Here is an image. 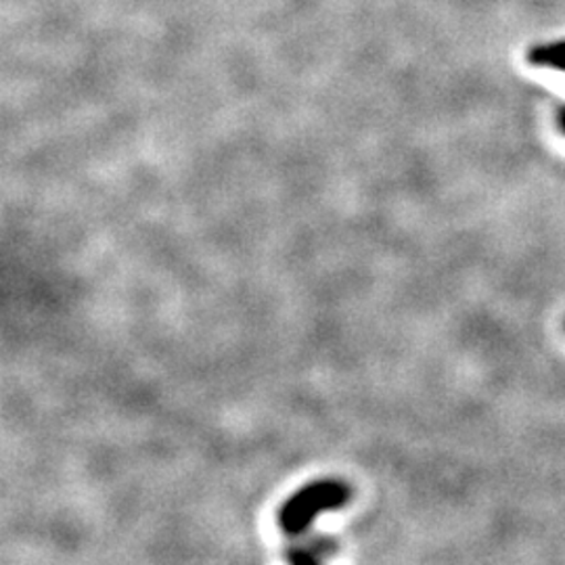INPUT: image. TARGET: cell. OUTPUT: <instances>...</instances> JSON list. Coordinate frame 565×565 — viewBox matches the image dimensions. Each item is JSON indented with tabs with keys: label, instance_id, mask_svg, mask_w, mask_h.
<instances>
[{
	"label": "cell",
	"instance_id": "6da1fadb",
	"mask_svg": "<svg viewBox=\"0 0 565 565\" xmlns=\"http://www.w3.org/2000/svg\"><path fill=\"white\" fill-rule=\"evenodd\" d=\"M350 501V488L340 480H317L303 486L289 497V501L279 509L277 522L285 534L300 536L312 522L331 509H340Z\"/></svg>",
	"mask_w": 565,
	"mask_h": 565
},
{
	"label": "cell",
	"instance_id": "7a4b0ae2",
	"mask_svg": "<svg viewBox=\"0 0 565 565\" xmlns=\"http://www.w3.org/2000/svg\"><path fill=\"white\" fill-rule=\"evenodd\" d=\"M527 61L536 67H551L565 72V41L536 44L527 51Z\"/></svg>",
	"mask_w": 565,
	"mask_h": 565
},
{
	"label": "cell",
	"instance_id": "3957f363",
	"mask_svg": "<svg viewBox=\"0 0 565 565\" xmlns=\"http://www.w3.org/2000/svg\"><path fill=\"white\" fill-rule=\"evenodd\" d=\"M329 551H333V548L327 543H310V545L296 548L289 555V562H296V564H300V562H321Z\"/></svg>",
	"mask_w": 565,
	"mask_h": 565
},
{
	"label": "cell",
	"instance_id": "277c9868",
	"mask_svg": "<svg viewBox=\"0 0 565 565\" xmlns=\"http://www.w3.org/2000/svg\"><path fill=\"white\" fill-rule=\"evenodd\" d=\"M557 124H559V128H562V132L565 135V107H562V111L557 116Z\"/></svg>",
	"mask_w": 565,
	"mask_h": 565
}]
</instances>
